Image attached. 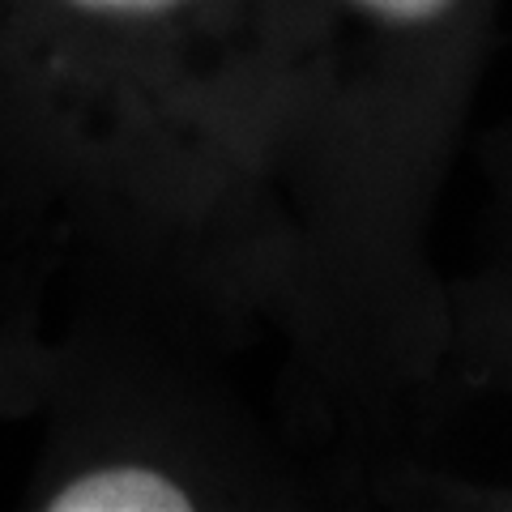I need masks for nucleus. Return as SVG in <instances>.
Instances as JSON below:
<instances>
[{
  "instance_id": "f257e3e1",
  "label": "nucleus",
  "mask_w": 512,
  "mask_h": 512,
  "mask_svg": "<svg viewBox=\"0 0 512 512\" xmlns=\"http://www.w3.org/2000/svg\"><path fill=\"white\" fill-rule=\"evenodd\" d=\"M52 512H184L192 500L184 487H175L167 474L150 466H111V470H90L60 487L52 500Z\"/></svg>"
},
{
  "instance_id": "f03ea898",
  "label": "nucleus",
  "mask_w": 512,
  "mask_h": 512,
  "mask_svg": "<svg viewBox=\"0 0 512 512\" xmlns=\"http://www.w3.org/2000/svg\"><path fill=\"white\" fill-rule=\"evenodd\" d=\"M359 18L389 39H440L448 35L474 0H346Z\"/></svg>"
},
{
  "instance_id": "7ed1b4c3",
  "label": "nucleus",
  "mask_w": 512,
  "mask_h": 512,
  "mask_svg": "<svg viewBox=\"0 0 512 512\" xmlns=\"http://www.w3.org/2000/svg\"><path fill=\"white\" fill-rule=\"evenodd\" d=\"M69 5L90 13H163V9H175L180 0H69Z\"/></svg>"
}]
</instances>
